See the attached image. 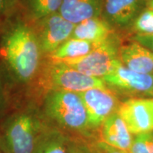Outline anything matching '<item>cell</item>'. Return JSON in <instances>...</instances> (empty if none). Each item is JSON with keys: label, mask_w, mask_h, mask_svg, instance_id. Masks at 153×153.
Returning a JSON list of instances; mask_svg holds the SVG:
<instances>
[{"label": "cell", "mask_w": 153, "mask_h": 153, "mask_svg": "<svg viewBox=\"0 0 153 153\" xmlns=\"http://www.w3.org/2000/svg\"><path fill=\"white\" fill-rule=\"evenodd\" d=\"M41 52L36 34L26 25H14L1 36L0 56L19 80L28 81L34 76Z\"/></svg>", "instance_id": "1"}, {"label": "cell", "mask_w": 153, "mask_h": 153, "mask_svg": "<svg viewBox=\"0 0 153 153\" xmlns=\"http://www.w3.org/2000/svg\"><path fill=\"white\" fill-rule=\"evenodd\" d=\"M45 108L48 116L65 128L75 132L89 128L85 104L78 93L53 90L47 95Z\"/></svg>", "instance_id": "2"}, {"label": "cell", "mask_w": 153, "mask_h": 153, "mask_svg": "<svg viewBox=\"0 0 153 153\" xmlns=\"http://www.w3.org/2000/svg\"><path fill=\"white\" fill-rule=\"evenodd\" d=\"M118 38L111 34L89 54L79 58L60 61L82 73L102 79L120 61Z\"/></svg>", "instance_id": "3"}, {"label": "cell", "mask_w": 153, "mask_h": 153, "mask_svg": "<svg viewBox=\"0 0 153 153\" xmlns=\"http://www.w3.org/2000/svg\"><path fill=\"white\" fill-rule=\"evenodd\" d=\"M37 137L33 118L28 114H21L2 128L0 145L5 153H33Z\"/></svg>", "instance_id": "4"}, {"label": "cell", "mask_w": 153, "mask_h": 153, "mask_svg": "<svg viewBox=\"0 0 153 153\" xmlns=\"http://www.w3.org/2000/svg\"><path fill=\"white\" fill-rule=\"evenodd\" d=\"M48 76L55 90L79 93L94 88H107L101 78L87 75L61 62H52L48 70Z\"/></svg>", "instance_id": "5"}, {"label": "cell", "mask_w": 153, "mask_h": 153, "mask_svg": "<svg viewBox=\"0 0 153 153\" xmlns=\"http://www.w3.org/2000/svg\"><path fill=\"white\" fill-rule=\"evenodd\" d=\"M40 21L36 36L41 52L49 55L71 38L75 26V24L66 20L59 11Z\"/></svg>", "instance_id": "6"}, {"label": "cell", "mask_w": 153, "mask_h": 153, "mask_svg": "<svg viewBox=\"0 0 153 153\" xmlns=\"http://www.w3.org/2000/svg\"><path fill=\"white\" fill-rule=\"evenodd\" d=\"M117 113L131 134L153 131V99H129L118 106Z\"/></svg>", "instance_id": "7"}, {"label": "cell", "mask_w": 153, "mask_h": 153, "mask_svg": "<svg viewBox=\"0 0 153 153\" xmlns=\"http://www.w3.org/2000/svg\"><path fill=\"white\" fill-rule=\"evenodd\" d=\"M78 94L85 104L89 128L102 126L105 120L115 113L117 99L107 88H94Z\"/></svg>", "instance_id": "8"}, {"label": "cell", "mask_w": 153, "mask_h": 153, "mask_svg": "<svg viewBox=\"0 0 153 153\" xmlns=\"http://www.w3.org/2000/svg\"><path fill=\"white\" fill-rule=\"evenodd\" d=\"M106 85L132 94H153V74L134 72L120 60L111 72L102 78Z\"/></svg>", "instance_id": "9"}, {"label": "cell", "mask_w": 153, "mask_h": 153, "mask_svg": "<svg viewBox=\"0 0 153 153\" xmlns=\"http://www.w3.org/2000/svg\"><path fill=\"white\" fill-rule=\"evenodd\" d=\"M148 0H103L101 16L111 26L124 28L148 7Z\"/></svg>", "instance_id": "10"}, {"label": "cell", "mask_w": 153, "mask_h": 153, "mask_svg": "<svg viewBox=\"0 0 153 153\" xmlns=\"http://www.w3.org/2000/svg\"><path fill=\"white\" fill-rule=\"evenodd\" d=\"M119 58L124 66L134 72L153 74V52L136 41L120 46Z\"/></svg>", "instance_id": "11"}, {"label": "cell", "mask_w": 153, "mask_h": 153, "mask_svg": "<svg viewBox=\"0 0 153 153\" xmlns=\"http://www.w3.org/2000/svg\"><path fill=\"white\" fill-rule=\"evenodd\" d=\"M101 137L106 144L126 152L133 141L131 133L117 112L108 116L102 124Z\"/></svg>", "instance_id": "12"}, {"label": "cell", "mask_w": 153, "mask_h": 153, "mask_svg": "<svg viewBox=\"0 0 153 153\" xmlns=\"http://www.w3.org/2000/svg\"><path fill=\"white\" fill-rule=\"evenodd\" d=\"M103 0H63L59 13L74 24L100 17Z\"/></svg>", "instance_id": "13"}, {"label": "cell", "mask_w": 153, "mask_h": 153, "mask_svg": "<svg viewBox=\"0 0 153 153\" xmlns=\"http://www.w3.org/2000/svg\"><path fill=\"white\" fill-rule=\"evenodd\" d=\"M111 34V28L108 22L100 17H94L76 24L71 38L85 40L99 45Z\"/></svg>", "instance_id": "14"}, {"label": "cell", "mask_w": 153, "mask_h": 153, "mask_svg": "<svg viewBox=\"0 0 153 153\" xmlns=\"http://www.w3.org/2000/svg\"><path fill=\"white\" fill-rule=\"evenodd\" d=\"M97 45H99L85 40L70 38L51 53L50 57L53 62L79 58L89 54Z\"/></svg>", "instance_id": "15"}, {"label": "cell", "mask_w": 153, "mask_h": 153, "mask_svg": "<svg viewBox=\"0 0 153 153\" xmlns=\"http://www.w3.org/2000/svg\"><path fill=\"white\" fill-rule=\"evenodd\" d=\"M69 140L58 131H49L38 135L33 153H67Z\"/></svg>", "instance_id": "16"}, {"label": "cell", "mask_w": 153, "mask_h": 153, "mask_svg": "<svg viewBox=\"0 0 153 153\" xmlns=\"http://www.w3.org/2000/svg\"><path fill=\"white\" fill-rule=\"evenodd\" d=\"M63 0H24L30 16L41 20L60 10Z\"/></svg>", "instance_id": "17"}, {"label": "cell", "mask_w": 153, "mask_h": 153, "mask_svg": "<svg viewBox=\"0 0 153 153\" xmlns=\"http://www.w3.org/2000/svg\"><path fill=\"white\" fill-rule=\"evenodd\" d=\"M129 153H153V131L135 135Z\"/></svg>", "instance_id": "18"}, {"label": "cell", "mask_w": 153, "mask_h": 153, "mask_svg": "<svg viewBox=\"0 0 153 153\" xmlns=\"http://www.w3.org/2000/svg\"><path fill=\"white\" fill-rule=\"evenodd\" d=\"M133 26L137 34H153V10L148 8L143 11L133 22Z\"/></svg>", "instance_id": "19"}, {"label": "cell", "mask_w": 153, "mask_h": 153, "mask_svg": "<svg viewBox=\"0 0 153 153\" xmlns=\"http://www.w3.org/2000/svg\"><path fill=\"white\" fill-rule=\"evenodd\" d=\"M89 148L91 149V153H127L124 151L113 148L103 141L93 143Z\"/></svg>", "instance_id": "20"}, {"label": "cell", "mask_w": 153, "mask_h": 153, "mask_svg": "<svg viewBox=\"0 0 153 153\" xmlns=\"http://www.w3.org/2000/svg\"><path fill=\"white\" fill-rule=\"evenodd\" d=\"M67 153H91V149L85 143L69 140Z\"/></svg>", "instance_id": "21"}, {"label": "cell", "mask_w": 153, "mask_h": 153, "mask_svg": "<svg viewBox=\"0 0 153 153\" xmlns=\"http://www.w3.org/2000/svg\"><path fill=\"white\" fill-rule=\"evenodd\" d=\"M133 40L153 52V34L152 35L136 34L133 37Z\"/></svg>", "instance_id": "22"}, {"label": "cell", "mask_w": 153, "mask_h": 153, "mask_svg": "<svg viewBox=\"0 0 153 153\" xmlns=\"http://www.w3.org/2000/svg\"><path fill=\"white\" fill-rule=\"evenodd\" d=\"M7 8V0H0V17L4 14L6 9Z\"/></svg>", "instance_id": "23"}, {"label": "cell", "mask_w": 153, "mask_h": 153, "mask_svg": "<svg viewBox=\"0 0 153 153\" xmlns=\"http://www.w3.org/2000/svg\"><path fill=\"white\" fill-rule=\"evenodd\" d=\"M3 105V93H2V89H1V83H0V110L2 108Z\"/></svg>", "instance_id": "24"}, {"label": "cell", "mask_w": 153, "mask_h": 153, "mask_svg": "<svg viewBox=\"0 0 153 153\" xmlns=\"http://www.w3.org/2000/svg\"><path fill=\"white\" fill-rule=\"evenodd\" d=\"M148 7L149 9L153 10V0H148Z\"/></svg>", "instance_id": "25"}, {"label": "cell", "mask_w": 153, "mask_h": 153, "mask_svg": "<svg viewBox=\"0 0 153 153\" xmlns=\"http://www.w3.org/2000/svg\"><path fill=\"white\" fill-rule=\"evenodd\" d=\"M17 1H19V0H7V7H8L9 4H12L16 2Z\"/></svg>", "instance_id": "26"}, {"label": "cell", "mask_w": 153, "mask_h": 153, "mask_svg": "<svg viewBox=\"0 0 153 153\" xmlns=\"http://www.w3.org/2000/svg\"><path fill=\"white\" fill-rule=\"evenodd\" d=\"M0 153H5V152H4V151L3 150V149L1 148V145H0Z\"/></svg>", "instance_id": "27"}]
</instances>
